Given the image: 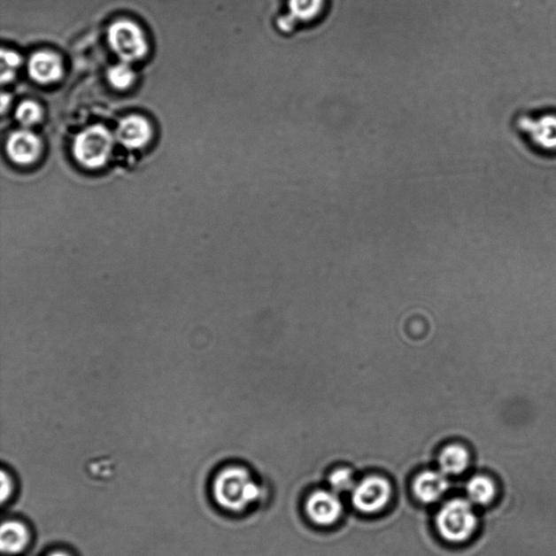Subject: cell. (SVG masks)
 <instances>
[{
  "mask_svg": "<svg viewBox=\"0 0 556 556\" xmlns=\"http://www.w3.org/2000/svg\"><path fill=\"white\" fill-rule=\"evenodd\" d=\"M151 127L145 119L137 116L122 120L117 129V138L128 150H137L151 141Z\"/></svg>",
  "mask_w": 556,
  "mask_h": 556,
  "instance_id": "cell-10",
  "label": "cell"
},
{
  "mask_svg": "<svg viewBox=\"0 0 556 556\" xmlns=\"http://www.w3.org/2000/svg\"><path fill=\"white\" fill-rule=\"evenodd\" d=\"M450 486L448 475L441 471H428L415 478L413 491L423 503L437 502L444 496Z\"/></svg>",
  "mask_w": 556,
  "mask_h": 556,
  "instance_id": "cell-9",
  "label": "cell"
},
{
  "mask_svg": "<svg viewBox=\"0 0 556 556\" xmlns=\"http://www.w3.org/2000/svg\"><path fill=\"white\" fill-rule=\"evenodd\" d=\"M108 80L114 89L123 90L133 84L134 80H135V73L127 62L122 61L121 64L110 68Z\"/></svg>",
  "mask_w": 556,
  "mask_h": 556,
  "instance_id": "cell-16",
  "label": "cell"
},
{
  "mask_svg": "<svg viewBox=\"0 0 556 556\" xmlns=\"http://www.w3.org/2000/svg\"><path fill=\"white\" fill-rule=\"evenodd\" d=\"M519 127L529 134L531 141L544 151H556V116L544 114L537 119L524 117L520 120Z\"/></svg>",
  "mask_w": 556,
  "mask_h": 556,
  "instance_id": "cell-7",
  "label": "cell"
},
{
  "mask_svg": "<svg viewBox=\"0 0 556 556\" xmlns=\"http://www.w3.org/2000/svg\"><path fill=\"white\" fill-rule=\"evenodd\" d=\"M48 556H71L70 554L64 552V551H55Z\"/></svg>",
  "mask_w": 556,
  "mask_h": 556,
  "instance_id": "cell-22",
  "label": "cell"
},
{
  "mask_svg": "<svg viewBox=\"0 0 556 556\" xmlns=\"http://www.w3.org/2000/svg\"><path fill=\"white\" fill-rule=\"evenodd\" d=\"M441 536L450 543H463L476 529L477 519L472 503L463 498L445 503L436 519Z\"/></svg>",
  "mask_w": 556,
  "mask_h": 556,
  "instance_id": "cell-2",
  "label": "cell"
},
{
  "mask_svg": "<svg viewBox=\"0 0 556 556\" xmlns=\"http://www.w3.org/2000/svg\"><path fill=\"white\" fill-rule=\"evenodd\" d=\"M30 534L27 526L19 521H6L0 529V548L4 554H19L26 550Z\"/></svg>",
  "mask_w": 556,
  "mask_h": 556,
  "instance_id": "cell-12",
  "label": "cell"
},
{
  "mask_svg": "<svg viewBox=\"0 0 556 556\" xmlns=\"http://www.w3.org/2000/svg\"><path fill=\"white\" fill-rule=\"evenodd\" d=\"M7 104H11V97H9V96H7L6 94L3 95L2 97V109H3V112H4V110H6L7 108Z\"/></svg>",
  "mask_w": 556,
  "mask_h": 556,
  "instance_id": "cell-21",
  "label": "cell"
},
{
  "mask_svg": "<svg viewBox=\"0 0 556 556\" xmlns=\"http://www.w3.org/2000/svg\"><path fill=\"white\" fill-rule=\"evenodd\" d=\"M41 151V139L27 129L14 132L8 139V155L18 165H30L35 162L40 156Z\"/></svg>",
  "mask_w": 556,
  "mask_h": 556,
  "instance_id": "cell-8",
  "label": "cell"
},
{
  "mask_svg": "<svg viewBox=\"0 0 556 556\" xmlns=\"http://www.w3.org/2000/svg\"><path fill=\"white\" fill-rule=\"evenodd\" d=\"M112 147V134L102 126H93L76 136L73 153L81 166L89 169H98L109 159Z\"/></svg>",
  "mask_w": 556,
  "mask_h": 556,
  "instance_id": "cell-3",
  "label": "cell"
},
{
  "mask_svg": "<svg viewBox=\"0 0 556 556\" xmlns=\"http://www.w3.org/2000/svg\"><path fill=\"white\" fill-rule=\"evenodd\" d=\"M320 0H291V12L281 22L282 30L290 32L300 21L306 20L313 14L314 16V12L320 8Z\"/></svg>",
  "mask_w": 556,
  "mask_h": 556,
  "instance_id": "cell-14",
  "label": "cell"
},
{
  "mask_svg": "<svg viewBox=\"0 0 556 556\" xmlns=\"http://www.w3.org/2000/svg\"><path fill=\"white\" fill-rule=\"evenodd\" d=\"M438 463L440 471L445 475H459L467 468L469 454L462 445L450 444L441 450Z\"/></svg>",
  "mask_w": 556,
  "mask_h": 556,
  "instance_id": "cell-13",
  "label": "cell"
},
{
  "mask_svg": "<svg viewBox=\"0 0 556 556\" xmlns=\"http://www.w3.org/2000/svg\"><path fill=\"white\" fill-rule=\"evenodd\" d=\"M22 64V58L17 52L3 50L2 51V81H11Z\"/></svg>",
  "mask_w": 556,
  "mask_h": 556,
  "instance_id": "cell-19",
  "label": "cell"
},
{
  "mask_svg": "<svg viewBox=\"0 0 556 556\" xmlns=\"http://www.w3.org/2000/svg\"><path fill=\"white\" fill-rule=\"evenodd\" d=\"M215 502L224 510L243 512L261 498V487L253 481L251 473L241 467L222 469L214 478L212 486Z\"/></svg>",
  "mask_w": 556,
  "mask_h": 556,
  "instance_id": "cell-1",
  "label": "cell"
},
{
  "mask_svg": "<svg viewBox=\"0 0 556 556\" xmlns=\"http://www.w3.org/2000/svg\"><path fill=\"white\" fill-rule=\"evenodd\" d=\"M328 482L332 491L336 492L337 495L348 491L352 492L354 487L357 485L351 469L347 467L335 469V471L330 474Z\"/></svg>",
  "mask_w": 556,
  "mask_h": 556,
  "instance_id": "cell-17",
  "label": "cell"
},
{
  "mask_svg": "<svg viewBox=\"0 0 556 556\" xmlns=\"http://www.w3.org/2000/svg\"><path fill=\"white\" fill-rule=\"evenodd\" d=\"M28 72H30L31 78L38 83H54L62 76L60 58L51 52H36L28 61Z\"/></svg>",
  "mask_w": 556,
  "mask_h": 556,
  "instance_id": "cell-11",
  "label": "cell"
},
{
  "mask_svg": "<svg viewBox=\"0 0 556 556\" xmlns=\"http://www.w3.org/2000/svg\"><path fill=\"white\" fill-rule=\"evenodd\" d=\"M391 495V486L387 479L370 476L362 479L354 487L351 495L352 505L359 512L373 514L385 509Z\"/></svg>",
  "mask_w": 556,
  "mask_h": 556,
  "instance_id": "cell-5",
  "label": "cell"
},
{
  "mask_svg": "<svg viewBox=\"0 0 556 556\" xmlns=\"http://www.w3.org/2000/svg\"><path fill=\"white\" fill-rule=\"evenodd\" d=\"M467 495L472 505L486 506L495 498L496 488L490 479L485 476H476L468 482Z\"/></svg>",
  "mask_w": 556,
  "mask_h": 556,
  "instance_id": "cell-15",
  "label": "cell"
},
{
  "mask_svg": "<svg viewBox=\"0 0 556 556\" xmlns=\"http://www.w3.org/2000/svg\"><path fill=\"white\" fill-rule=\"evenodd\" d=\"M17 120L23 127H30L42 120V112L40 105L35 102H24L16 112Z\"/></svg>",
  "mask_w": 556,
  "mask_h": 556,
  "instance_id": "cell-18",
  "label": "cell"
},
{
  "mask_svg": "<svg viewBox=\"0 0 556 556\" xmlns=\"http://www.w3.org/2000/svg\"><path fill=\"white\" fill-rule=\"evenodd\" d=\"M108 41L112 50L127 64L142 59L148 50L141 27L127 20L118 21L109 27Z\"/></svg>",
  "mask_w": 556,
  "mask_h": 556,
  "instance_id": "cell-4",
  "label": "cell"
},
{
  "mask_svg": "<svg viewBox=\"0 0 556 556\" xmlns=\"http://www.w3.org/2000/svg\"><path fill=\"white\" fill-rule=\"evenodd\" d=\"M306 514L320 526H330L343 515L344 506L336 492L318 490L305 503Z\"/></svg>",
  "mask_w": 556,
  "mask_h": 556,
  "instance_id": "cell-6",
  "label": "cell"
},
{
  "mask_svg": "<svg viewBox=\"0 0 556 556\" xmlns=\"http://www.w3.org/2000/svg\"><path fill=\"white\" fill-rule=\"evenodd\" d=\"M13 490V483L11 475L4 471L2 472V503H6L11 498Z\"/></svg>",
  "mask_w": 556,
  "mask_h": 556,
  "instance_id": "cell-20",
  "label": "cell"
}]
</instances>
